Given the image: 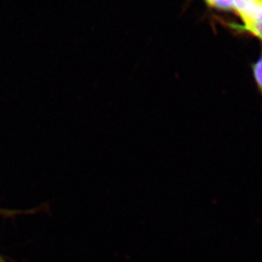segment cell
<instances>
[{"mask_svg": "<svg viewBox=\"0 0 262 262\" xmlns=\"http://www.w3.org/2000/svg\"><path fill=\"white\" fill-rule=\"evenodd\" d=\"M223 24L238 34L253 36L262 43V7L241 19L240 23L224 21Z\"/></svg>", "mask_w": 262, "mask_h": 262, "instance_id": "cell-2", "label": "cell"}, {"mask_svg": "<svg viewBox=\"0 0 262 262\" xmlns=\"http://www.w3.org/2000/svg\"><path fill=\"white\" fill-rule=\"evenodd\" d=\"M0 262H5V260H4V259H3L1 256H0Z\"/></svg>", "mask_w": 262, "mask_h": 262, "instance_id": "cell-4", "label": "cell"}, {"mask_svg": "<svg viewBox=\"0 0 262 262\" xmlns=\"http://www.w3.org/2000/svg\"><path fill=\"white\" fill-rule=\"evenodd\" d=\"M204 2L210 8L233 13L239 19L262 7V0H204Z\"/></svg>", "mask_w": 262, "mask_h": 262, "instance_id": "cell-1", "label": "cell"}, {"mask_svg": "<svg viewBox=\"0 0 262 262\" xmlns=\"http://www.w3.org/2000/svg\"><path fill=\"white\" fill-rule=\"evenodd\" d=\"M1 212H2V211H0V213H1Z\"/></svg>", "mask_w": 262, "mask_h": 262, "instance_id": "cell-5", "label": "cell"}, {"mask_svg": "<svg viewBox=\"0 0 262 262\" xmlns=\"http://www.w3.org/2000/svg\"><path fill=\"white\" fill-rule=\"evenodd\" d=\"M252 69V75H253L254 84L256 85V89L260 94L262 99V47L260 56L251 66Z\"/></svg>", "mask_w": 262, "mask_h": 262, "instance_id": "cell-3", "label": "cell"}]
</instances>
